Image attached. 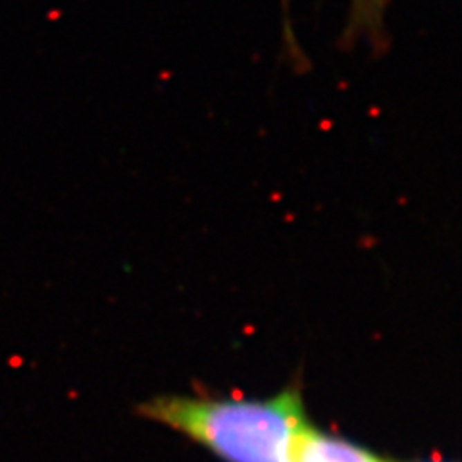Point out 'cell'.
<instances>
[{
  "instance_id": "obj_2",
  "label": "cell",
  "mask_w": 462,
  "mask_h": 462,
  "mask_svg": "<svg viewBox=\"0 0 462 462\" xmlns=\"http://www.w3.org/2000/svg\"><path fill=\"white\" fill-rule=\"evenodd\" d=\"M293 462H387L364 447L316 429L311 424L297 437Z\"/></svg>"
},
{
  "instance_id": "obj_1",
  "label": "cell",
  "mask_w": 462,
  "mask_h": 462,
  "mask_svg": "<svg viewBox=\"0 0 462 462\" xmlns=\"http://www.w3.org/2000/svg\"><path fill=\"white\" fill-rule=\"evenodd\" d=\"M139 414L225 462H293L297 437L308 424L299 387L268 399L166 395L139 405Z\"/></svg>"
},
{
  "instance_id": "obj_3",
  "label": "cell",
  "mask_w": 462,
  "mask_h": 462,
  "mask_svg": "<svg viewBox=\"0 0 462 462\" xmlns=\"http://www.w3.org/2000/svg\"><path fill=\"white\" fill-rule=\"evenodd\" d=\"M389 0H351V26L349 33L353 37L382 35L383 16Z\"/></svg>"
}]
</instances>
